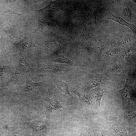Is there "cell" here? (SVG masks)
<instances>
[{"instance_id": "5bb4252c", "label": "cell", "mask_w": 136, "mask_h": 136, "mask_svg": "<svg viewBox=\"0 0 136 136\" xmlns=\"http://www.w3.org/2000/svg\"><path fill=\"white\" fill-rule=\"evenodd\" d=\"M35 69L36 72L45 74L59 72L61 67L59 64L46 61L39 63Z\"/></svg>"}, {"instance_id": "f1b7e54d", "label": "cell", "mask_w": 136, "mask_h": 136, "mask_svg": "<svg viewBox=\"0 0 136 136\" xmlns=\"http://www.w3.org/2000/svg\"><path fill=\"white\" fill-rule=\"evenodd\" d=\"M8 136H24L21 130L17 126H14L11 127L9 130Z\"/></svg>"}, {"instance_id": "d4e9b609", "label": "cell", "mask_w": 136, "mask_h": 136, "mask_svg": "<svg viewBox=\"0 0 136 136\" xmlns=\"http://www.w3.org/2000/svg\"><path fill=\"white\" fill-rule=\"evenodd\" d=\"M38 27L33 33H39L44 31L51 29L54 26V23L51 22L42 21L39 19L38 20Z\"/></svg>"}, {"instance_id": "8fae6325", "label": "cell", "mask_w": 136, "mask_h": 136, "mask_svg": "<svg viewBox=\"0 0 136 136\" xmlns=\"http://www.w3.org/2000/svg\"><path fill=\"white\" fill-rule=\"evenodd\" d=\"M19 116L22 125L31 132H39L44 130L46 127L47 119L41 118L31 122H26L23 120L19 115Z\"/></svg>"}, {"instance_id": "5b68a950", "label": "cell", "mask_w": 136, "mask_h": 136, "mask_svg": "<svg viewBox=\"0 0 136 136\" xmlns=\"http://www.w3.org/2000/svg\"><path fill=\"white\" fill-rule=\"evenodd\" d=\"M111 127L117 135L120 136H135V125L133 123L125 122L120 124L109 122Z\"/></svg>"}, {"instance_id": "9c48e42d", "label": "cell", "mask_w": 136, "mask_h": 136, "mask_svg": "<svg viewBox=\"0 0 136 136\" xmlns=\"http://www.w3.org/2000/svg\"><path fill=\"white\" fill-rule=\"evenodd\" d=\"M133 70V66L115 64L109 69L107 73L127 78L132 76Z\"/></svg>"}, {"instance_id": "e0dca14e", "label": "cell", "mask_w": 136, "mask_h": 136, "mask_svg": "<svg viewBox=\"0 0 136 136\" xmlns=\"http://www.w3.org/2000/svg\"><path fill=\"white\" fill-rule=\"evenodd\" d=\"M6 85L8 86H21L25 81V77L20 74L9 71L7 73Z\"/></svg>"}, {"instance_id": "d6a6232c", "label": "cell", "mask_w": 136, "mask_h": 136, "mask_svg": "<svg viewBox=\"0 0 136 136\" xmlns=\"http://www.w3.org/2000/svg\"><path fill=\"white\" fill-rule=\"evenodd\" d=\"M7 113L5 107L3 105L0 111V120L3 119L8 118L6 115Z\"/></svg>"}, {"instance_id": "1f68e13d", "label": "cell", "mask_w": 136, "mask_h": 136, "mask_svg": "<svg viewBox=\"0 0 136 136\" xmlns=\"http://www.w3.org/2000/svg\"><path fill=\"white\" fill-rule=\"evenodd\" d=\"M50 100L53 109L55 110L58 109L60 110L61 106L57 100L50 99Z\"/></svg>"}, {"instance_id": "277c9868", "label": "cell", "mask_w": 136, "mask_h": 136, "mask_svg": "<svg viewBox=\"0 0 136 136\" xmlns=\"http://www.w3.org/2000/svg\"><path fill=\"white\" fill-rule=\"evenodd\" d=\"M109 46V40L99 39L95 46L87 49L86 54L91 58L93 62H97L100 61L102 54L104 50Z\"/></svg>"}, {"instance_id": "30bf717a", "label": "cell", "mask_w": 136, "mask_h": 136, "mask_svg": "<svg viewBox=\"0 0 136 136\" xmlns=\"http://www.w3.org/2000/svg\"><path fill=\"white\" fill-rule=\"evenodd\" d=\"M86 15L84 11L81 7L78 5L74 6L67 13L65 25L66 30L73 21L79 17H86Z\"/></svg>"}, {"instance_id": "603a6c76", "label": "cell", "mask_w": 136, "mask_h": 136, "mask_svg": "<svg viewBox=\"0 0 136 136\" xmlns=\"http://www.w3.org/2000/svg\"><path fill=\"white\" fill-rule=\"evenodd\" d=\"M52 60L54 62L67 65H76L74 61L71 60L65 57L63 55H59L57 52H55L52 55Z\"/></svg>"}, {"instance_id": "52a82bcc", "label": "cell", "mask_w": 136, "mask_h": 136, "mask_svg": "<svg viewBox=\"0 0 136 136\" xmlns=\"http://www.w3.org/2000/svg\"><path fill=\"white\" fill-rule=\"evenodd\" d=\"M136 58V47L125 49L119 56L116 64L133 66Z\"/></svg>"}, {"instance_id": "cb8c5ba5", "label": "cell", "mask_w": 136, "mask_h": 136, "mask_svg": "<svg viewBox=\"0 0 136 136\" xmlns=\"http://www.w3.org/2000/svg\"><path fill=\"white\" fill-rule=\"evenodd\" d=\"M43 42L44 45L47 48L53 49L60 47L62 45L63 40L61 38L57 37Z\"/></svg>"}, {"instance_id": "7c38bea8", "label": "cell", "mask_w": 136, "mask_h": 136, "mask_svg": "<svg viewBox=\"0 0 136 136\" xmlns=\"http://www.w3.org/2000/svg\"><path fill=\"white\" fill-rule=\"evenodd\" d=\"M88 15L93 23L97 27L96 22L97 15L100 8L105 4L102 0L87 1Z\"/></svg>"}, {"instance_id": "d590c367", "label": "cell", "mask_w": 136, "mask_h": 136, "mask_svg": "<svg viewBox=\"0 0 136 136\" xmlns=\"http://www.w3.org/2000/svg\"><path fill=\"white\" fill-rule=\"evenodd\" d=\"M93 136H109L105 130H103L99 132H95Z\"/></svg>"}, {"instance_id": "e575fe53", "label": "cell", "mask_w": 136, "mask_h": 136, "mask_svg": "<svg viewBox=\"0 0 136 136\" xmlns=\"http://www.w3.org/2000/svg\"><path fill=\"white\" fill-rule=\"evenodd\" d=\"M7 92L0 88V104L4 100V98Z\"/></svg>"}, {"instance_id": "d6986e66", "label": "cell", "mask_w": 136, "mask_h": 136, "mask_svg": "<svg viewBox=\"0 0 136 136\" xmlns=\"http://www.w3.org/2000/svg\"><path fill=\"white\" fill-rule=\"evenodd\" d=\"M123 118L125 122L132 123L136 122V109L133 106L123 108Z\"/></svg>"}, {"instance_id": "4fadbf2b", "label": "cell", "mask_w": 136, "mask_h": 136, "mask_svg": "<svg viewBox=\"0 0 136 136\" xmlns=\"http://www.w3.org/2000/svg\"><path fill=\"white\" fill-rule=\"evenodd\" d=\"M110 46L125 49L136 47L135 40L127 36H123L109 40Z\"/></svg>"}, {"instance_id": "484cf974", "label": "cell", "mask_w": 136, "mask_h": 136, "mask_svg": "<svg viewBox=\"0 0 136 136\" xmlns=\"http://www.w3.org/2000/svg\"><path fill=\"white\" fill-rule=\"evenodd\" d=\"M54 82L57 87L62 92L70 97H73L70 92L67 84L61 80L55 79Z\"/></svg>"}, {"instance_id": "6da1fadb", "label": "cell", "mask_w": 136, "mask_h": 136, "mask_svg": "<svg viewBox=\"0 0 136 136\" xmlns=\"http://www.w3.org/2000/svg\"><path fill=\"white\" fill-rule=\"evenodd\" d=\"M123 87L118 90L121 96L123 108L133 106L136 98L135 76L126 78Z\"/></svg>"}, {"instance_id": "7402d4cb", "label": "cell", "mask_w": 136, "mask_h": 136, "mask_svg": "<svg viewBox=\"0 0 136 136\" xmlns=\"http://www.w3.org/2000/svg\"><path fill=\"white\" fill-rule=\"evenodd\" d=\"M73 92L79 97L80 101L88 105L91 104L88 96L84 89L79 86H75Z\"/></svg>"}, {"instance_id": "ac0fdd59", "label": "cell", "mask_w": 136, "mask_h": 136, "mask_svg": "<svg viewBox=\"0 0 136 136\" xmlns=\"http://www.w3.org/2000/svg\"><path fill=\"white\" fill-rule=\"evenodd\" d=\"M24 85L20 87V90L23 92H28L33 91L37 88L44 86L45 83L44 81L39 82H33L29 79L26 78Z\"/></svg>"}, {"instance_id": "44dd1931", "label": "cell", "mask_w": 136, "mask_h": 136, "mask_svg": "<svg viewBox=\"0 0 136 136\" xmlns=\"http://www.w3.org/2000/svg\"><path fill=\"white\" fill-rule=\"evenodd\" d=\"M59 1L51 2L50 4L44 8L37 11L38 13L43 14L50 13L54 11H56L62 6V3Z\"/></svg>"}, {"instance_id": "ba28073f", "label": "cell", "mask_w": 136, "mask_h": 136, "mask_svg": "<svg viewBox=\"0 0 136 136\" xmlns=\"http://www.w3.org/2000/svg\"><path fill=\"white\" fill-rule=\"evenodd\" d=\"M124 49L116 46H108L103 51L101 59L102 58L107 62L116 63L117 59Z\"/></svg>"}, {"instance_id": "9a60e30c", "label": "cell", "mask_w": 136, "mask_h": 136, "mask_svg": "<svg viewBox=\"0 0 136 136\" xmlns=\"http://www.w3.org/2000/svg\"><path fill=\"white\" fill-rule=\"evenodd\" d=\"M43 42L29 40L16 44L15 47L19 51H27L44 48Z\"/></svg>"}, {"instance_id": "f546056e", "label": "cell", "mask_w": 136, "mask_h": 136, "mask_svg": "<svg viewBox=\"0 0 136 136\" xmlns=\"http://www.w3.org/2000/svg\"><path fill=\"white\" fill-rule=\"evenodd\" d=\"M122 13L123 15L129 19L132 20L134 18L135 16L133 11L128 7L123 9Z\"/></svg>"}, {"instance_id": "4dcf8cb0", "label": "cell", "mask_w": 136, "mask_h": 136, "mask_svg": "<svg viewBox=\"0 0 136 136\" xmlns=\"http://www.w3.org/2000/svg\"><path fill=\"white\" fill-rule=\"evenodd\" d=\"M93 131L87 128H83L79 136H93Z\"/></svg>"}, {"instance_id": "83f0119b", "label": "cell", "mask_w": 136, "mask_h": 136, "mask_svg": "<svg viewBox=\"0 0 136 136\" xmlns=\"http://www.w3.org/2000/svg\"><path fill=\"white\" fill-rule=\"evenodd\" d=\"M53 109L50 99L49 98H46L45 99L44 110L47 119H49Z\"/></svg>"}, {"instance_id": "8d00e7d4", "label": "cell", "mask_w": 136, "mask_h": 136, "mask_svg": "<svg viewBox=\"0 0 136 136\" xmlns=\"http://www.w3.org/2000/svg\"><path fill=\"white\" fill-rule=\"evenodd\" d=\"M6 72L5 69L0 64V77L3 76L4 73Z\"/></svg>"}, {"instance_id": "ffe728a7", "label": "cell", "mask_w": 136, "mask_h": 136, "mask_svg": "<svg viewBox=\"0 0 136 136\" xmlns=\"http://www.w3.org/2000/svg\"><path fill=\"white\" fill-rule=\"evenodd\" d=\"M106 19L113 20L122 25L125 26L129 28L133 33L136 35V25L126 22L121 17L114 15L112 14L107 15Z\"/></svg>"}, {"instance_id": "8992f818", "label": "cell", "mask_w": 136, "mask_h": 136, "mask_svg": "<svg viewBox=\"0 0 136 136\" xmlns=\"http://www.w3.org/2000/svg\"><path fill=\"white\" fill-rule=\"evenodd\" d=\"M86 91L92 107L97 111H102L100 106L101 101L103 94L105 91H104V89L98 87Z\"/></svg>"}, {"instance_id": "836d02e7", "label": "cell", "mask_w": 136, "mask_h": 136, "mask_svg": "<svg viewBox=\"0 0 136 136\" xmlns=\"http://www.w3.org/2000/svg\"><path fill=\"white\" fill-rule=\"evenodd\" d=\"M7 13L11 17V19H16L20 17L22 15L18 13L12 11H7Z\"/></svg>"}, {"instance_id": "2e32d148", "label": "cell", "mask_w": 136, "mask_h": 136, "mask_svg": "<svg viewBox=\"0 0 136 136\" xmlns=\"http://www.w3.org/2000/svg\"><path fill=\"white\" fill-rule=\"evenodd\" d=\"M86 20V17H81L76 28V33L78 37L83 41L90 40L92 38L87 30Z\"/></svg>"}, {"instance_id": "7a4b0ae2", "label": "cell", "mask_w": 136, "mask_h": 136, "mask_svg": "<svg viewBox=\"0 0 136 136\" xmlns=\"http://www.w3.org/2000/svg\"><path fill=\"white\" fill-rule=\"evenodd\" d=\"M22 53L18 52L14 55L13 65L15 72L20 74L25 78L30 79L36 73V69L32 68L24 58Z\"/></svg>"}, {"instance_id": "4316f807", "label": "cell", "mask_w": 136, "mask_h": 136, "mask_svg": "<svg viewBox=\"0 0 136 136\" xmlns=\"http://www.w3.org/2000/svg\"><path fill=\"white\" fill-rule=\"evenodd\" d=\"M7 33L11 40H12L20 39L22 36L20 32L11 27V28L9 29Z\"/></svg>"}, {"instance_id": "3957f363", "label": "cell", "mask_w": 136, "mask_h": 136, "mask_svg": "<svg viewBox=\"0 0 136 136\" xmlns=\"http://www.w3.org/2000/svg\"><path fill=\"white\" fill-rule=\"evenodd\" d=\"M109 79V75L107 73L102 74L87 73L83 78V80L86 87L90 89L101 84H105Z\"/></svg>"}]
</instances>
